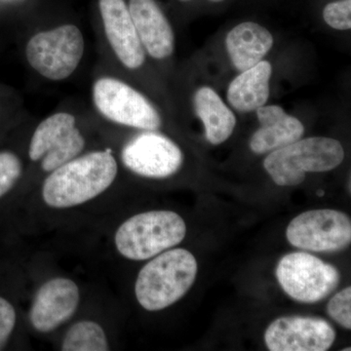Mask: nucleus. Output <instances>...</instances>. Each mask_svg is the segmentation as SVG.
<instances>
[{"label":"nucleus","mask_w":351,"mask_h":351,"mask_svg":"<svg viewBox=\"0 0 351 351\" xmlns=\"http://www.w3.org/2000/svg\"><path fill=\"white\" fill-rule=\"evenodd\" d=\"M90 101V112L108 125L137 131L162 128V114L152 99L100 60L92 76Z\"/></svg>","instance_id":"obj_1"},{"label":"nucleus","mask_w":351,"mask_h":351,"mask_svg":"<svg viewBox=\"0 0 351 351\" xmlns=\"http://www.w3.org/2000/svg\"><path fill=\"white\" fill-rule=\"evenodd\" d=\"M119 172L112 147L83 152L46 176L43 201L54 209L80 206L110 189Z\"/></svg>","instance_id":"obj_2"},{"label":"nucleus","mask_w":351,"mask_h":351,"mask_svg":"<svg viewBox=\"0 0 351 351\" xmlns=\"http://www.w3.org/2000/svg\"><path fill=\"white\" fill-rule=\"evenodd\" d=\"M86 51L84 34L73 23L34 32L25 44L27 66L51 82H66L80 69Z\"/></svg>","instance_id":"obj_3"},{"label":"nucleus","mask_w":351,"mask_h":351,"mask_svg":"<svg viewBox=\"0 0 351 351\" xmlns=\"http://www.w3.org/2000/svg\"><path fill=\"white\" fill-rule=\"evenodd\" d=\"M197 270L195 256L186 249L162 252L138 272L135 284L138 304L147 311L167 308L189 292Z\"/></svg>","instance_id":"obj_4"},{"label":"nucleus","mask_w":351,"mask_h":351,"mask_svg":"<svg viewBox=\"0 0 351 351\" xmlns=\"http://www.w3.org/2000/svg\"><path fill=\"white\" fill-rule=\"evenodd\" d=\"M99 57L130 80L147 66V58L132 20L126 0H99Z\"/></svg>","instance_id":"obj_5"},{"label":"nucleus","mask_w":351,"mask_h":351,"mask_svg":"<svg viewBox=\"0 0 351 351\" xmlns=\"http://www.w3.org/2000/svg\"><path fill=\"white\" fill-rule=\"evenodd\" d=\"M82 112L73 107L60 108L34 127L27 157L45 174L85 152L87 138L82 129Z\"/></svg>","instance_id":"obj_6"},{"label":"nucleus","mask_w":351,"mask_h":351,"mask_svg":"<svg viewBox=\"0 0 351 351\" xmlns=\"http://www.w3.org/2000/svg\"><path fill=\"white\" fill-rule=\"evenodd\" d=\"M345 149L338 140L327 137L300 138L269 152L263 168L277 186H299L306 173L334 170L343 163Z\"/></svg>","instance_id":"obj_7"},{"label":"nucleus","mask_w":351,"mask_h":351,"mask_svg":"<svg viewBox=\"0 0 351 351\" xmlns=\"http://www.w3.org/2000/svg\"><path fill=\"white\" fill-rule=\"evenodd\" d=\"M186 233V223L180 215L149 211L124 221L115 232L114 243L124 258L145 261L181 243Z\"/></svg>","instance_id":"obj_8"},{"label":"nucleus","mask_w":351,"mask_h":351,"mask_svg":"<svg viewBox=\"0 0 351 351\" xmlns=\"http://www.w3.org/2000/svg\"><path fill=\"white\" fill-rule=\"evenodd\" d=\"M276 277L289 297L304 304L326 299L341 282L334 265L304 252L284 256L277 265Z\"/></svg>","instance_id":"obj_9"},{"label":"nucleus","mask_w":351,"mask_h":351,"mask_svg":"<svg viewBox=\"0 0 351 351\" xmlns=\"http://www.w3.org/2000/svg\"><path fill=\"white\" fill-rule=\"evenodd\" d=\"M184 159L179 145L160 130L138 131L120 149L122 165L147 179L172 177L181 170Z\"/></svg>","instance_id":"obj_10"},{"label":"nucleus","mask_w":351,"mask_h":351,"mask_svg":"<svg viewBox=\"0 0 351 351\" xmlns=\"http://www.w3.org/2000/svg\"><path fill=\"white\" fill-rule=\"evenodd\" d=\"M286 237L295 248L311 252H339L351 242V221L343 212L311 210L293 219Z\"/></svg>","instance_id":"obj_11"},{"label":"nucleus","mask_w":351,"mask_h":351,"mask_svg":"<svg viewBox=\"0 0 351 351\" xmlns=\"http://www.w3.org/2000/svg\"><path fill=\"white\" fill-rule=\"evenodd\" d=\"M335 339L336 332L326 320L302 316L277 318L265 334L270 351H326Z\"/></svg>","instance_id":"obj_12"},{"label":"nucleus","mask_w":351,"mask_h":351,"mask_svg":"<svg viewBox=\"0 0 351 351\" xmlns=\"http://www.w3.org/2000/svg\"><path fill=\"white\" fill-rule=\"evenodd\" d=\"M80 302L75 281L64 277L50 279L34 295L29 309L32 326L40 332L54 331L75 315Z\"/></svg>","instance_id":"obj_13"},{"label":"nucleus","mask_w":351,"mask_h":351,"mask_svg":"<svg viewBox=\"0 0 351 351\" xmlns=\"http://www.w3.org/2000/svg\"><path fill=\"white\" fill-rule=\"evenodd\" d=\"M129 11L149 60L164 63L173 57L175 32L156 0H129Z\"/></svg>","instance_id":"obj_14"},{"label":"nucleus","mask_w":351,"mask_h":351,"mask_svg":"<svg viewBox=\"0 0 351 351\" xmlns=\"http://www.w3.org/2000/svg\"><path fill=\"white\" fill-rule=\"evenodd\" d=\"M255 112L260 127L252 136L249 144L254 154H269L304 136V126L301 120L289 114L280 106L265 105Z\"/></svg>","instance_id":"obj_15"},{"label":"nucleus","mask_w":351,"mask_h":351,"mask_svg":"<svg viewBox=\"0 0 351 351\" xmlns=\"http://www.w3.org/2000/svg\"><path fill=\"white\" fill-rule=\"evenodd\" d=\"M271 32L256 22H243L233 27L226 38V49L239 71L252 68L265 60L274 47Z\"/></svg>","instance_id":"obj_16"},{"label":"nucleus","mask_w":351,"mask_h":351,"mask_svg":"<svg viewBox=\"0 0 351 351\" xmlns=\"http://www.w3.org/2000/svg\"><path fill=\"white\" fill-rule=\"evenodd\" d=\"M271 63L267 60L240 71L226 91V99L233 110L241 113L256 112L267 105L270 96Z\"/></svg>","instance_id":"obj_17"},{"label":"nucleus","mask_w":351,"mask_h":351,"mask_svg":"<svg viewBox=\"0 0 351 351\" xmlns=\"http://www.w3.org/2000/svg\"><path fill=\"white\" fill-rule=\"evenodd\" d=\"M193 104L210 144L221 145L232 137L237 124V117L216 90L210 86L198 88L193 94Z\"/></svg>","instance_id":"obj_18"},{"label":"nucleus","mask_w":351,"mask_h":351,"mask_svg":"<svg viewBox=\"0 0 351 351\" xmlns=\"http://www.w3.org/2000/svg\"><path fill=\"white\" fill-rule=\"evenodd\" d=\"M63 351H108L107 335L98 323L82 320L69 328L62 341Z\"/></svg>","instance_id":"obj_19"},{"label":"nucleus","mask_w":351,"mask_h":351,"mask_svg":"<svg viewBox=\"0 0 351 351\" xmlns=\"http://www.w3.org/2000/svg\"><path fill=\"white\" fill-rule=\"evenodd\" d=\"M23 173L24 163L16 152L0 151V198L18 184Z\"/></svg>","instance_id":"obj_20"},{"label":"nucleus","mask_w":351,"mask_h":351,"mask_svg":"<svg viewBox=\"0 0 351 351\" xmlns=\"http://www.w3.org/2000/svg\"><path fill=\"white\" fill-rule=\"evenodd\" d=\"M323 20L336 31L348 32L351 29V0H336L323 8Z\"/></svg>","instance_id":"obj_21"},{"label":"nucleus","mask_w":351,"mask_h":351,"mask_svg":"<svg viewBox=\"0 0 351 351\" xmlns=\"http://www.w3.org/2000/svg\"><path fill=\"white\" fill-rule=\"evenodd\" d=\"M327 313L330 317L346 329H351V287L337 293L328 302Z\"/></svg>","instance_id":"obj_22"},{"label":"nucleus","mask_w":351,"mask_h":351,"mask_svg":"<svg viewBox=\"0 0 351 351\" xmlns=\"http://www.w3.org/2000/svg\"><path fill=\"white\" fill-rule=\"evenodd\" d=\"M17 314L10 302L0 297V350H3L16 326Z\"/></svg>","instance_id":"obj_23"},{"label":"nucleus","mask_w":351,"mask_h":351,"mask_svg":"<svg viewBox=\"0 0 351 351\" xmlns=\"http://www.w3.org/2000/svg\"><path fill=\"white\" fill-rule=\"evenodd\" d=\"M180 1H182V2H189V1H191V0H180ZM209 1H211V2H223V1H225V0H209Z\"/></svg>","instance_id":"obj_24"},{"label":"nucleus","mask_w":351,"mask_h":351,"mask_svg":"<svg viewBox=\"0 0 351 351\" xmlns=\"http://www.w3.org/2000/svg\"><path fill=\"white\" fill-rule=\"evenodd\" d=\"M2 108V97L1 95H0V112H1Z\"/></svg>","instance_id":"obj_25"},{"label":"nucleus","mask_w":351,"mask_h":351,"mask_svg":"<svg viewBox=\"0 0 351 351\" xmlns=\"http://www.w3.org/2000/svg\"><path fill=\"white\" fill-rule=\"evenodd\" d=\"M320 191V193H318V195H319V196L324 195V193H323V191Z\"/></svg>","instance_id":"obj_26"}]
</instances>
